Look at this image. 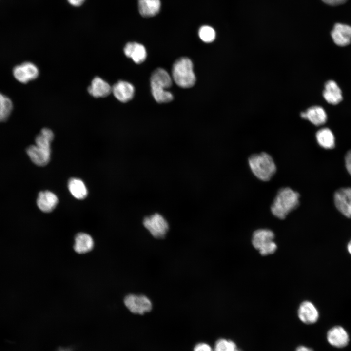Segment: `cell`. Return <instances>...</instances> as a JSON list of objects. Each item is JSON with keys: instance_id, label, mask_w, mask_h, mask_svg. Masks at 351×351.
<instances>
[{"instance_id": "cell-30", "label": "cell", "mask_w": 351, "mask_h": 351, "mask_svg": "<svg viewBox=\"0 0 351 351\" xmlns=\"http://www.w3.org/2000/svg\"><path fill=\"white\" fill-rule=\"evenodd\" d=\"M325 3L331 5H338L345 3L347 0H322Z\"/></svg>"}, {"instance_id": "cell-15", "label": "cell", "mask_w": 351, "mask_h": 351, "mask_svg": "<svg viewBox=\"0 0 351 351\" xmlns=\"http://www.w3.org/2000/svg\"><path fill=\"white\" fill-rule=\"evenodd\" d=\"M327 340L331 345L343 348L348 344L349 337L345 329L338 326L332 327L328 331Z\"/></svg>"}, {"instance_id": "cell-8", "label": "cell", "mask_w": 351, "mask_h": 351, "mask_svg": "<svg viewBox=\"0 0 351 351\" xmlns=\"http://www.w3.org/2000/svg\"><path fill=\"white\" fill-rule=\"evenodd\" d=\"M333 198L337 210L346 217L351 218V188L339 189L335 192Z\"/></svg>"}, {"instance_id": "cell-11", "label": "cell", "mask_w": 351, "mask_h": 351, "mask_svg": "<svg viewBox=\"0 0 351 351\" xmlns=\"http://www.w3.org/2000/svg\"><path fill=\"white\" fill-rule=\"evenodd\" d=\"M331 37L335 44L346 46L351 42V26L336 23L331 32Z\"/></svg>"}, {"instance_id": "cell-31", "label": "cell", "mask_w": 351, "mask_h": 351, "mask_svg": "<svg viewBox=\"0 0 351 351\" xmlns=\"http://www.w3.org/2000/svg\"><path fill=\"white\" fill-rule=\"evenodd\" d=\"M68 2L73 6L78 7L83 4L86 0H67Z\"/></svg>"}, {"instance_id": "cell-27", "label": "cell", "mask_w": 351, "mask_h": 351, "mask_svg": "<svg viewBox=\"0 0 351 351\" xmlns=\"http://www.w3.org/2000/svg\"><path fill=\"white\" fill-rule=\"evenodd\" d=\"M151 91L153 97L158 103L169 102L173 99L172 94L169 91L166 90Z\"/></svg>"}, {"instance_id": "cell-4", "label": "cell", "mask_w": 351, "mask_h": 351, "mask_svg": "<svg viewBox=\"0 0 351 351\" xmlns=\"http://www.w3.org/2000/svg\"><path fill=\"white\" fill-rule=\"evenodd\" d=\"M273 233L268 229H259L253 234L252 244L262 255L273 254L277 249L276 243L273 241Z\"/></svg>"}, {"instance_id": "cell-20", "label": "cell", "mask_w": 351, "mask_h": 351, "mask_svg": "<svg viewBox=\"0 0 351 351\" xmlns=\"http://www.w3.org/2000/svg\"><path fill=\"white\" fill-rule=\"evenodd\" d=\"M74 249L78 254H84L90 251L94 247V240L88 234L80 233L75 236Z\"/></svg>"}, {"instance_id": "cell-35", "label": "cell", "mask_w": 351, "mask_h": 351, "mask_svg": "<svg viewBox=\"0 0 351 351\" xmlns=\"http://www.w3.org/2000/svg\"><path fill=\"white\" fill-rule=\"evenodd\" d=\"M236 351H242L237 349Z\"/></svg>"}, {"instance_id": "cell-23", "label": "cell", "mask_w": 351, "mask_h": 351, "mask_svg": "<svg viewBox=\"0 0 351 351\" xmlns=\"http://www.w3.org/2000/svg\"><path fill=\"white\" fill-rule=\"evenodd\" d=\"M68 189L77 199H83L87 195L88 191L84 183L80 179L71 178L68 182Z\"/></svg>"}, {"instance_id": "cell-16", "label": "cell", "mask_w": 351, "mask_h": 351, "mask_svg": "<svg viewBox=\"0 0 351 351\" xmlns=\"http://www.w3.org/2000/svg\"><path fill=\"white\" fill-rule=\"evenodd\" d=\"M58 203L57 195L50 191H41L39 193L37 204L38 208L42 212L49 213L56 207Z\"/></svg>"}, {"instance_id": "cell-10", "label": "cell", "mask_w": 351, "mask_h": 351, "mask_svg": "<svg viewBox=\"0 0 351 351\" xmlns=\"http://www.w3.org/2000/svg\"><path fill=\"white\" fill-rule=\"evenodd\" d=\"M151 90H165L172 84L171 78L164 69L158 68L155 70L151 76Z\"/></svg>"}, {"instance_id": "cell-33", "label": "cell", "mask_w": 351, "mask_h": 351, "mask_svg": "<svg viewBox=\"0 0 351 351\" xmlns=\"http://www.w3.org/2000/svg\"><path fill=\"white\" fill-rule=\"evenodd\" d=\"M56 351H73L71 348L59 347Z\"/></svg>"}, {"instance_id": "cell-5", "label": "cell", "mask_w": 351, "mask_h": 351, "mask_svg": "<svg viewBox=\"0 0 351 351\" xmlns=\"http://www.w3.org/2000/svg\"><path fill=\"white\" fill-rule=\"evenodd\" d=\"M144 227L156 238H163L169 230V224L161 214L155 213L145 217L143 220Z\"/></svg>"}, {"instance_id": "cell-26", "label": "cell", "mask_w": 351, "mask_h": 351, "mask_svg": "<svg viewBox=\"0 0 351 351\" xmlns=\"http://www.w3.org/2000/svg\"><path fill=\"white\" fill-rule=\"evenodd\" d=\"M198 35L200 39L206 43L213 42L215 38V32L211 26L204 25L199 29Z\"/></svg>"}, {"instance_id": "cell-2", "label": "cell", "mask_w": 351, "mask_h": 351, "mask_svg": "<svg viewBox=\"0 0 351 351\" xmlns=\"http://www.w3.org/2000/svg\"><path fill=\"white\" fill-rule=\"evenodd\" d=\"M248 163L254 175L264 181L271 179L276 171L273 158L265 152L252 155L248 159Z\"/></svg>"}, {"instance_id": "cell-1", "label": "cell", "mask_w": 351, "mask_h": 351, "mask_svg": "<svg viewBox=\"0 0 351 351\" xmlns=\"http://www.w3.org/2000/svg\"><path fill=\"white\" fill-rule=\"evenodd\" d=\"M300 195L289 187L281 188L271 206L272 214L279 219H284L299 204Z\"/></svg>"}, {"instance_id": "cell-12", "label": "cell", "mask_w": 351, "mask_h": 351, "mask_svg": "<svg viewBox=\"0 0 351 351\" xmlns=\"http://www.w3.org/2000/svg\"><path fill=\"white\" fill-rule=\"evenodd\" d=\"M298 316L303 323L312 324L318 319L319 312L312 302L306 301L300 304L298 310Z\"/></svg>"}, {"instance_id": "cell-29", "label": "cell", "mask_w": 351, "mask_h": 351, "mask_svg": "<svg viewBox=\"0 0 351 351\" xmlns=\"http://www.w3.org/2000/svg\"><path fill=\"white\" fill-rule=\"evenodd\" d=\"M345 163L347 170L351 176V149L348 151L345 155Z\"/></svg>"}, {"instance_id": "cell-19", "label": "cell", "mask_w": 351, "mask_h": 351, "mask_svg": "<svg viewBox=\"0 0 351 351\" xmlns=\"http://www.w3.org/2000/svg\"><path fill=\"white\" fill-rule=\"evenodd\" d=\"M161 6L160 0H138L139 13L144 17H153L159 11Z\"/></svg>"}, {"instance_id": "cell-28", "label": "cell", "mask_w": 351, "mask_h": 351, "mask_svg": "<svg viewBox=\"0 0 351 351\" xmlns=\"http://www.w3.org/2000/svg\"><path fill=\"white\" fill-rule=\"evenodd\" d=\"M194 351H213L211 347L205 343H199L196 344Z\"/></svg>"}, {"instance_id": "cell-32", "label": "cell", "mask_w": 351, "mask_h": 351, "mask_svg": "<svg viewBox=\"0 0 351 351\" xmlns=\"http://www.w3.org/2000/svg\"><path fill=\"white\" fill-rule=\"evenodd\" d=\"M295 351H313L311 348L305 346L297 347Z\"/></svg>"}, {"instance_id": "cell-17", "label": "cell", "mask_w": 351, "mask_h": 351, "mask_svg": "<svg viewBox=\"0 0 351 351\" xmlns=\"http://www.w3.org/2000/svg\"><path fill=\"white\" fill-rule=\"evenodd\" d=\"M124 52L128 58H131L137 64L143 62L147 56L145 47L137 42L127 43L124 48Z\"/></svg>"}, {"instance_id": "cell-6", "label": "cell", "mask_w": 351, "mask_h": 351, "mask_svg": "<svg viewBox=\"0 0 351 351\" xmlns=\"http://www.w3.org/2000/svg\"><path fill=\"white\" fill-rule=\"evenodd\" d=\"M124 304L133 313L143 314L152 309L150 299L144 295L129 294L124 300Z\"/></svg>"}, {"instance_id": "cell-22", "label": "cell", "mask_w": 351, "mask_h": 351, "mask_svg": "<svg viewBox=\"0 0 351 351\" xmlns=\"http://www.w3.org/2000/svg\"><path fill=\"white\" fill-rule=\"evenodd\" d=\"M316 139L318 144L324 149H331L335 147V137L329 128L319 130L316 133Z\"/></svg>"}, {"instance_id": "cell-21", "label": "cell", "mask_w": 351, "mask_h": 351, "mask_svg": "<svg viewBox=\"0 0 351 351\" xmlns=\"http://www.w3.org/2000/svg\"><path fill=\"white\" fill-rule=\"evenodd\" d=\"M305 113L306 119L316 126L323 125L327 120V113L321 106H312L309 108Z\"/></svg>"}, {"instance_id": "cell-7", "label": "cell", "mask_w": 351, "mask_h": 351, "mask_svg": "<svg viewBox=\"0 0 351 351\" xmlns=\"http://www.w3.org/2000/svg\"><path fill=\"white\" fill-rule=\"evenodd\" d=\"M15 78L19 82L26 83L36 78L39 76L38 67L33 63L25 62L16 66L13 70Z\"/></svg>"}, {"instance_id": "cell-34", "label": "cell", "mask_w": 351, "mask_h": 351, "mask_svg": "<svg viewBox=\"0 0 351 351\" xmlns=\"http://www.w3.org/2000/svg\"><path fill=\"white\" fill-rule=\"evenodd\" d=\"M347 249L349 253L351 255V240L348 244Z\"/></svg>"}, {"instance_id": "cell-24", "label": "cell", "mask_w": 351, "mask_h": 351, "mask_svg": "<svg viewBox=\"0 0 351 351\" xmlns=\"http://www.w3.org/2000/svg\"><path fill=\"white\" fill-rule=\"evenodd\" d=\"M12 108L11 99L0 93V122L5 121L8 118Z\"/></svg>"}, {"instance_id": "cell-14", "label": "cell", "mask_w": 351, "mask_h": 351, "mask_svg": "<svg viewBox=\"0 0 351 351\" xmlns=\"http://www.w3.org/2000/svg\"><path fill=\"white\" fill-rule=\"evenodd\" d=\"M323 96L325 100L332 105H336L343 99L341 89L337 83L332 80H328L325 83Z\"/></svg>"}, {"instance_id": "cell-9", "label": "cell", "mask_w": 351, "mask_h": 351, "mask_svg": "<svg viewBox=\"0 0 351 351\" xmlns=\"http://www.w3.org/2000/svg\"><path fill=\"white\" fill-rule=\"evenodd\" d=\"M26 152L31 161L38 166H45L50 160L51 148L32 145L27 148Z\"/></svg>"}, {"instance_id": "cell-18", "label": "cell", "mask_w": 351, "mask_h": 351, "mask_svg": "<svg viewBox=\"0 0 351 351\" xmlns=\"http://www.w3.org/2000/svg\"><path fill=\"white\" fill-rule=\"evenodd\" d=\"M88 91L95 98L105 97L111 93L112 87L101 78L97 77L92 80Z\"/></svg>"}, {"instance_id": "cell-3", "label": "cell", "mask_w": 351, "mask_h": 351, "mask_svg": "<svg viewBox=\"0 0 351 351\" xmlns=\"http://www.w3.org/2000/svg\"><path fill=\"white\" fill-rule=\"evenodd\" d=\"M172 72L174 81L180 87L190 88L195 83L193 63L187 57L178 58L173 65Z\"/></svg>"}, {"instance_id": "cell-25", "label": "cell", "mask_w": 351, "mask_h": 351, "mask_svg": "<svg viewBox=\"0 0 351 351\" xmlns=\"http://www.w3.org/2000/svg\"><path fill=\"white\" fill-rule=\"evenodd\" d=\"M237 349L236 345L233 341L220 338L216 341L213 351H236Z\"/></svg>"}, {"instance_id": "cell-13", "label": "cell", "mask_w": 351, "mask_h": 351, "mask_svg": "<svg viewBox=\"0 0 351 351\" xmlns=\"http://www.w3.org/2000/svg\"><path fill=\"white\" fill-rule=\"evenodd\" d=\"M112 92L117 100L122 102H126L133 98L135 89L130 83L120 80L112 87Z\"/></svg>"}]
</instances>
